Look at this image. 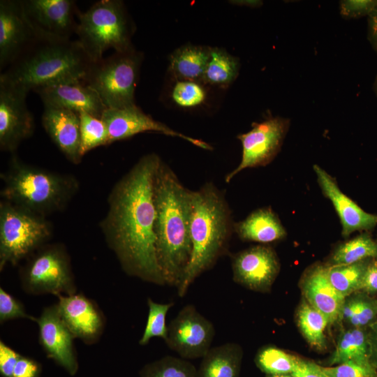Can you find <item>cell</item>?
I'll return each instance as SVG.
<instances>
[{
  "mask_svg": "<svg viewBox=\"0 0 377 377\" xmlns=\"http://www.w3.org/2000/svg\"><path fill=\"white\" fill-rule=\"evenodd\" d=\"M82 156L101 146L108 145V134L103 121L87 112L79 114Z\"/></svg>",
  "mask_w": 377,
  "mask_h": 377,
  "instance_id": "cell-33",
  "label": "cell"
},
{
  "mask_svg": "<svg viewBox=\"0 0 377 377\" xmlns=\"http://www.w3.org/2000/svg\"><path fill=\"white\" fill-rule=\"evenodd\" d=\"M371 259L350 265H325L329 281L342 297L346 298L360 290L365 270Z\"/></svg>",
  "mask_w": 377,
  "mask_h": 377,
  "instance_id": "cell-29",
  "label": "cell"
},
{
  "mask_svg": "<svg viewBox=\"0 0 377 377\" xmlns=\"http://www.w3.org/2000/svg\"><path fill=\"white\" fill-rule=\"evenodd\" d=\"M0 177L2 200L45 217L63 210L80 188L75 176L27 164L15 154Z\"/></svg>",
  "mask_w": 377,
  "mask_h": 377,
  "instance_id": "cell-5",
  "label": "cell"
},
{
  "mask_svg": "<svg viewBox=\"0 0 377 377\" xmlns=\"http://www.w3.org/2000/svg\"><path fill=\"white\" fill-rule=\"evenodd\" d=\"M267 377H294L293 375L291 374H277V375H267Z\"/></svg>",
  "mask_w": 377,
  "mask_h": 377,
  "instance_id": "cell-48",
  "label": "cell"
},
{
  "mask_svg": "<svg viewBox=\"0 0 377 377\" xmlns=\"http://www.w3.org/2000/svg\"><path fill=\"white\" fill-rule=\"evenodd\" d=\"M300 359L274 346L260 350L256 357L259 369L267 375L292 374Z\"/></svg>",
  "mask_w": 377,
  "mask_h": 377,
  "instance_id": "cell-32",
  "label": "cell"
},
{
  "mask_svg": "<svg viewBox=\"0 0 377 377\" xmlns=\"http://www.w3.org/2000/svg\"><path fill=\"white\" fill-rule=\"evenodd\" d=\"M17 318L29 319L35 322L36 317L28 314L22 303L0 288V323Z\"/></svg>",
  "mask_w": 377,
  "mask_h": 377,
  "instance_id": "cell-36",
  "label": "cell"
},
{
  "mask_svg": "<svg viewBox=\"0 0 377 377\" xmlns=\"http://www.w3.org/2000/svg\"><path fill=\"white\" fill-rule=\"evenodd\" d=\"M320 368L327 377H377L371 364L348 362L332 367Z\"/></svg>",
  "mask_w": 377,
  "mask_h": 377,
  "instance_id": "cell-37",
  "label": "cell"
},
{
  "mask_svg": "<svg viewBox=\"0 0 377 377\" xmlns=\"http://www.w3.org/2000/svg\"><path fill=\"white\" fill-rule=\"evenodd\" d=\"M44 106L82 112L101 119L107 109L98 94L83 80L59 83L34 90Z\"/></svg>",
  "mask_w": 377,
  "mask_h": 377,
  "instance_id": "cell-20",
  "label": "cell"
},
{
  "mask_svg": "<svg viewBox=\"0 0 377 377\" xmlns=\"http://www.w3.org/2000/svg\"><path fill=\"white\" fill-rule=\"evenodd\" d=\"M377 5V0H342L339 1L340 15L346 20L368 16Z\"/></svg>",
  "mask_w": 377,
  "mask_h": 377,
  "instance_id": "cell-39",
  "label": "cell"
},
{
  "mask_svg": "<svg viewBox=\"0 0 377 377\" xmlns=\"http://www.w3.org/2000/svg\"><path fill=\"white\" fill-rule=\"evenodd\" d=\"M313 168L323 194L332 202L340 219L343 237L355 231L368 232L377 226V214L365 212L343 193L335 178L320 165H313Z\"/></svg>",
  "mask_w": 377,
  "mask_h": 377,
  "instance_id": "cell-19",
  "label": "cell"
},
{
  "mask_svg": "<svg viewBox=\"0 0 377 377\" xmlns=\"http://www.w3.org/2000/svg\"><path fill=\"white\" fill-rule=\"evenodd\" d=\"M369 258H377V242L368 232H362L340 243L334 250L327 265H350Z\"/></svg>",
  "mask_w": 377,
  "mask_h": 377,
  "instance_id": "cell-28",
  "label": "cell"
},
{
  "mask_svg": "<svg viewBox=\"0 0 377 377\" xmlns=\"http://www.w3.org/2000/svg\"><path fill=\"white\" fill-rule=\"evenodd\" d=\"M369 344V360L377 373V321L367 327Z\"/></svg>",
  "mask_w": 377,
  "mask_h": 377,
  "instance_id": "cell-44",
  "label": "cell"
},
{
  "mask_svg": "<svg viewBox=\"0 0 377 377\" xmlns=\"http://www.w3.org/2000/svg\"><path fill=\"white\" fill-rule=\"evenodd\" d=\"M174 303L159 304L147 298L149 308L146 325L139 344L145 346L153 337H161L165 340L168 335V326L166 325V315Z\"/></svg>",
  "mask_w": 377,
  "mask_h": 377,
  "instance_id": "cell-34",
  "label": "cell"
},
{
  "mask_svg": "<svg viewBox=\"0 0 377 377\" xmlns=\"http://www.w3.org/2000/svg\"><path fill=\"white\" fill-rule=\"evenodd\" d=\"M142 54L133 47L124 52L92 62L82 80L99 95L107 108H123L136 105L138 84Z\"/></svg>",
  "mask_w": 377,
  "mask_h": 377,
  "instance_id": "cell-8",
  "label": "cell"
},
{
  "mask_svg": "<svg viewBox=\"0 0 377 377\" xmlns=\"http://www.w3.org/2000/svg\"><path fill=\"white\" fill-rule=\"evenodd\" d=\"M101 119L105 123L108 145L145 132H155L179 138L205 150H212L207 142L176 131L144 112L137 105L123 108H107Z\"/></svg>",
  "mask_w": 377,
  "mask_h": 377,
  "instance_id": "cell-14",
  "label": "cell"
},
{
  "mask_svg": "<svg viewBox=\"0 0 377 377\" xmlns=\"http://www.w3.org/2000/svg\"><path fill=\"white\" fill-rule=\"evenodd\" d=\"M297 319L307 342L316 349H324L326 346L325 330L329 324L326 317L307 302H304L297 311Z\"/></svg>",
  "mask_w": 377,
  "mask_h": 377,
  "instance_id": "cell-30",
  "label": "cell"
},
{
  "mask_svg": "<svg viewBox=\"0 0 377 377\" xmlns=\"http://www.w3.org/2000/svg\"><path fill=\"white\" fill-rule=\"evenodd\" d=\"M42 371L39 362L31 357L21 355L13 370V377H39Z\"/></svg>",
  "mask_w": 377,
  "mask_h": 377,
  "instance_id": "cell-41",
  "label": "cell"
},
{
  "mask_svg": "<svg viewBox=\"0 0 377 377\" xmlns=\"http://www.w3.org/2000/svg\"><path fill=\"white\" fill-rule=\"evenodd\" d=\"M377 318V300L367 296L357 297V309L348 321L354 327H367Z\"/></svg>",
  "mask_w": 377,
  "mask_h": 377,
  "instance_id": "cell-38",
  "label": "cell"
},
{
  "mask_svg": "<svg viewBox=\"0 0 377 377\" xmlns=\"http://www.w3.org/2000/svg\"><path fill=\"white\" fill-rule=\"evenodd\" d=\"M292 374L294 377H327L322 371L320 366L302 360Z\"/></svg>",
  "mask_w": 377,
  "mask_h": 377,
  "instance_id": "cell-43",
  "label": "cell"
},
{
  "mask_svg": "<svg viewBox=\"0 0 377 377\" xmlns=\"http://www.w3.org/2000/svg\"><path fill=\"white\" fill-rule=\"evenodd\" d=\"M231 3L239 6H245L250 8H259L263 5V1L259 0H237L230 1Z\"/></svg>",
  "mask_w": 377,
  "mask_h": 377,
  "instance_id": "cell-47",
  "label": "cell"
},
{
  "mask_svg": "<svg viewBox=\"0 0 377 377\" xmlns=\"http://www.w3.org/2000/svg\"><path fill=\"white\" fill-rule=\"evenodd\" d=\"M161 161L154 153L138 160L112 188L100 223L125 273L160 286L165 283L156 255L154 184Z\"/></svg>",
  "mask_w": 377,
  "mask_h": 377,
  "instance_id": "cell-1",
  "label": "cell"
},
{
  "mask_svg": "<svg viewBox=\"0 0 377 377\" xmlns=\"http://www.w3.org/2000/svg\"><path fill=\"white\" fill-rule=\"evenodd\" d=\"M302 288L307 302L323 314L329 323L340 318L346 298L329 281L325 265H316L310 268L304 276Z\"/></svg>",
  "mask_w": 377,
  "mask_h": 377,
  "instance_id": "cell-22",
  "label": "cell"
},
{
  "mask_svg": "<svg viewBox=\"0 0 377 377\" xmlns=\"http://www.w3.org/2000/svg\"><path fill=\"white\" fill-rule=\"evenodd\" d=\"M290 125L288 118L270 117L261 122L253 123L250 131L238 135L242 147L241 161L225 176V182L229 183L244 169L270 163L279 153Z\"/></svg>",
  "mask_w": 377,
  "mask_h": 377,
  "instance_id": "cell-10",
  "label": "cell"
},
{
  "mask_svg": "<svg viewBox=\"0 0 377 377\" xmlns=\"http://www.w3.org/2000/svg\"><path fill=\"white\" fill-rule=\"evenodd\" d=\"M373 89H374V91L376 96H377V75H376V78L374 80V84H373Z\"/></svg>",
  "mask_w": 377,
  "mask_h": 377,
  "instance_id": "cell-49",
  "label": "cell"
},
{
  "mask_svg": "<svg viewBox=\"0 0 377 377\" xmlns=\"http://www.w3.org/2000/svg\"><path fill=\"white\" fill-rule=\"evenodd\" d=\"M242 358V350L237 343L211 348L197 369L198 377H238Z\"/></svg>",
  "mask_w": 377,
  "mask_h": 377,
  "instance_id": "cell-25",
  "label": "cell"
},
{
  "mask_svg": "<svg viewBox=\"0 0 377 377\" xmlns=\"http://www.w3.org/2000/svg\"><path fill=\"white\" fill-rule=\"evenodd\" d=\"M26 260L19 271L20 285L25 293L56 296L75 294L71 258L64 245L45 244Z\"/></svg>",
  "mask_w": 377,
  "mask_h": 377,
  "instance_id": "cell-9",
  "label": "cell"
},
{
  "mask_svg": "<svg viewBox=\"0 0 377 377\" xmlns=\"http://www.w3.org/2000/svg\"><path fill=\"white\" fill-rule=\"evenodd\" d=\"M38 39L19 0L0 1V70L13 64Z\"/></svg>",
  "mask_w": 377,
  "mask_h": 377,
  "instance_id": "cell-15",
  "label": "cell"
},
{
  "mask_svg": "<svg viewBox=\"0 0 377 377\" xmlns=\"http://www.w3.org/2000/svg\"><path fill=\"white\" fill-rule=\"evenodd\" d=\"M25 16L37 38L66 41L75 34L80 11L73 0H23Z\"/></svg>",
  "mask_w": 377,
  "mask_h": 377,
  "instance_id": "cell-11",
  "label": "cell"
},
{
  "mask_svg": "<svg viewBox=\"0 0 377 377\" xmlns=\"http://www.w3.org/2000/svg\"><path fill=\"white\" fill-rule=\"evenodd\" d=\"M239 66L237 57L224 49L211 47L202 83L221 88L227 87L237 77Z\"/></svg>",
  "mask_w": 377,
  "mask_h": 377,
  "instance_id": "cell-26",
  "label": "cell"
},
{
  "mask_svg": "<svg viewBox=\"0 0 377 377\" xmlns=\"http://www.w3.org/2000/svg\"><path fill=\"white\" fill-rule=\"evenodd\" d=\"M41 122L65 157L72 163L79 164L83 157L79 114L61 108L45 106Z\"/></svg>",
  "mask_w": 377,
  "mask_h": 377,
  "instance_id": "cell-21",
  "label": "cell"
},
{
  "mask_svg": "<svg viewBox=\"0 0 377 377\" xmlns=\"http://www.w3.org/2000/svg\"><path fill=\"white\" fill-rule=\"evenodd\" d=\"M21 355L0 341V374L2 377H13L15 364Z\"/></svg>",
  "mask_w": 377,
  "mask_h": 377,
  "instance_id": "cell-40",
  "label": "cell"
},
{
  "mask_svg": "<svg viewBox=\"0 0 377 377\" xmlns=\"http://www.w3.org/2000/svg\"><path fill=\"white\" fill-rule=\"evenodd\" d=\"M210 47L187 44L176 49L170 57L168 71L175 80L202 82Z\"/></svg>",
  "mask_w": 377,
  "mask_h": 377,
  "instance_id": "cell-24",
  "label": "cell"
},
{
  "mask_svg": "<svg viewBox=\"0 0 377 377\" xmlns=\"http://www.w3.org/2000/svg\"><path fill=\"white\" fill-rule=\"evenodd\" d=\"M354 362L370 364L367 330L353 327L343 331L337 341L330 363Z\"/></svg>",
  "mask_w": 377,
  "mask_h": 377,
  "instance_id": "cell-27",
  "label": "cell"
},
{
  "mask_svg": "<svg viewBox=\"0 0 377 377\" xmlns=\"http://www.w3.org/2000/svg\"><path fill=\"white\" fill-rule=\"evenodd\" d=\"M92 62L77 40H38L1 73L0 80L29 92L82 80Z\"/></svg>",
  "mask_w": 377,
  "mask_h": 377,
  "instance_id": "cell-4",
  "label": "cell"
},
{
  "mask_svg": "<svg viewBox=\"0 0 377 377\" xmlns=\"http://www.w3.org/2000/svg\"><path fill=\"white\" fill-rule=\"evenodd\" d=\"M234 232L240 239L268 244L283 239L286 230L270 207L257 209L244 220L234 223Z\"/></svg>",
  "mask_w": 377,
  "mask_h": 377,
  "instance_id": "cell-23",
  "label": "cell"
},
{
  "mask_svg": "<svg viewBox=\"0 0 377 377\" xmlns=\"http://www.w3.org/2000/svg\"><path fill=\"white\" fill-rule=\"evenodd\" d=\"M59 314L75 338L96 343L105 327V318L97 304L82 293L57 296Z\"/></svg>",
  "mask_w": 377,
  "mask_h": 377,
  "instance_id": "cell-18",
  "label": "cell"
},
{
  "mask_svg": "<svg viewBox=\"0 0 377 377\" xmlns=\"http://www.w3.org/2000/svg\"><path fill=\"white\" fill-rule=\"evenodd\" d=\"M280 265L274 249L258 245L232 257L233 280L251 290H268L275 280Z\"/></svg>",
  "mask_w": 377,
  "mask_h": 377,
  "instance_id": "cell-17",
  "label": "cell"
},
{
  "mask_svg": "<svg viewBox=\"0 0 377 377\" xmlns=\"http://www.w3.org/2000/svg\"><path fill=\"white\" fill-rule=\"evenodd\" d=\"M207 98L204 83L194 80H175L171 98L179 107L193 108L202 104Z\"/></svg>",
  "mask_w": 377,
  "mask_h": 377,
  "instance_id": "cell-35",
  "label": "cell"
},
{
  "mask_svg": "<svg viewBox=\"0 0 377 377\" xmlns=\"http://www.w3.org/2000/svg\"><path fill=\"white\" fill-rule=\"evenodd\" d=\"M35 322L39 328V342L48 358L71 376L77 374L79 364L73 344L75 338L62 320L57 304L45 307Z\"/></svg>",
  "mask_w": 377,
  "mask_h": 377,
  "instance_id": "cell-16",
  "label": "cell"
},
{
  "mask_svg": "<svg viewBox=\"0 0 377 377\" xmlns=\"http://www.w3.org/2000/svg\"><path fill=\"white\" fill-rule=\"evenodd\" d=\"M367 39L377 52V5L367 16Z\"/></svg>",
  "mask_w": 377,
  "mask_h": 377,
  "instance_id": "cell-45",
  "label": "cell"
},
{
  "mask_svg": "<svg viewBox=\"0 0 377 377\" xmlns=\"http://www.w3.org/2000/svg\"><path fill=\"white\" fill-rule=\"evenodd\" d=\"M29 92L0 80V149L15 154L34 131V119L26 99Z\"/></svg>",
  "mask_w": 377,
  "mask_h": 377,
  "instance_id": "cell-13",
  "label": "cell"
},
{
  "mask_svg": "<svg viewBox=\"0 0 377 377\" xmlns=\"http://www.w3.org/2000/svg\"><path fill=\"white\" fill-rule=\"evenodd\" d=\"M140 377H198L197 369L182 357L167 355L145 364Z\"/></svg>",
  "mask_w": 377,
  "mask_h": 377,
  "instance_id": "cell-31",
  "label": "cell"
},
{
  "mask_svg": "<svg viewBox=\"0 0 377 377\" xmlns=\"http://www.w3.org/2000/svg\"><path fill=\"white\" fill-rule=\"evenodd\" d=\"M192 191L163 161L155 175L154 198L156 255L165 285L177 287L192 253Z\"/></svg>",
  "mask_w": 377,
  "mask_h": 377,
  "instance_id": "cell-2",
  "label": "cell"
},
{
  "mask_svg": "<svg viewBox=\"0 0 377 377\" xmlns=\"http://www.w3.org/2000/svg\"><path fill=\"white\" fill-rule=\"evenodd\" d=\"M52 226L46 217L6 200L0 202V271L17 265L47 244Z\"/></svg>",
  "mask_w": 377,
  "mask_h": 377,
  "instance_id": "cell-7",
  "label": "cell"
},
{
  "mask_svg": "<svg viewBox=\"0 0 377 377\" xmlns=\"http://www.w3.org/2000/svg\"><path fill=\"white\" fill-rule=\"evenodd\" d=\"M356 309L357 297H352L348 300L345 299V302L341 311L340 318L348 322L355 314Z\"/></svg>",
  "mask_w": 377,
  "mask_h": 377,
  "instance_id": "cell-46",
  "label": "cell"
},
{
  "mask_svg": "<svg viewBox=\"0 0 377 377\" xmlns=\"http://www.w3.org/2000/svg\"><path fill=\"white\" fill-rule=\"evenodd\" d=\"M135 24L122 1L101 0L85 12L79 11L76 39L93 62L110 49L124 52L133 46Z\"/></svg>",
  "mask_w": 377,
  "mask_h": 377,
  "instance_id": "cell-6",
  "label": "cell"
},
{
  "mask_svg": "<svg viewBox=\"0 0 377 377\" xmlns=\"http://www.w3.org/2000/svg\"><path fill=\"white\" fill-rule=\"evenodd\" d=\"M360 290L367 293H377V258L371 259L368 264Z\"/></svg>",
  "mask_w": 377,
  "mask_h": 377,
  "instance_id": "cell-42",
  "label": "cell"
},
{
  "mask_svg": "<svg viewBox=\"0 0 377 377\" xmlns=\"http://www.w3.org/2000/svg\"><path fill=\"white\" fill-rule=\"evenodd\" d=\"M191 202L192 253L177 287L179 297H184L195 279L215 264L234 232L235 222L225 193L212 182L192 191Z\"/></svg>",
  "mask_w": 377,
  "mask_h": 377,
  "instance_id": "cell-3",
  "label": "cell"
},
{
  "mask_svg": "<svg viewBox=\"0 0 377 377\" xmlns=\"http://www.w3.org/2000/svg\"><path fill=\"white\" fill-rule=\"evenodd\" d=\"M215 330L193 305L183 307L168 325L167 346L183 359L203 357L211 348Z\"/></svg>",
  "mask_w": 377,
  "mask_h": 377,
  "instance_id": "cell-12",
  "label": "cell"
}]
</instances>
